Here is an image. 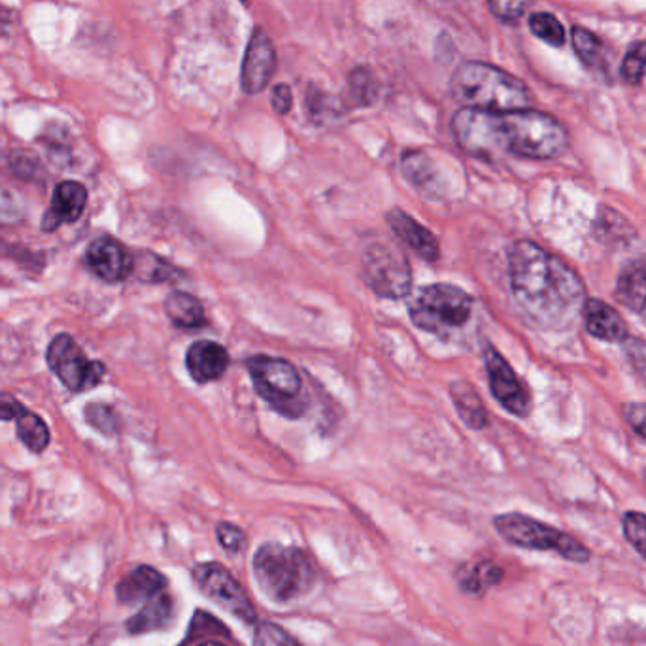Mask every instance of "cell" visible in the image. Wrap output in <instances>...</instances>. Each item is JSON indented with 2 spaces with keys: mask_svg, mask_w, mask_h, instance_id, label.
I'll use <instances>...</instances> for the list:
<instances>
[{
  "mask_svg": "<svg viewBox=\"0 0 646 646\" xmlns=\"http://www.w3.org/2000/svg\"><path fill=\"white\" fill-rule=\"evenodd\" d=\"M185 367L195 382H214L228 370V350L214 341L193 342L185 354Z\"/></svg>",
  "mask_w": 646,
  "mask_h": 646,
  "instance_id": "16",
  "label": "cell"
},
{
  "mask_svg": "<svg viewBox=\"0 0 646 646\" xmlns=\"http://www.w3.org/2000/svg\"><path fill=\"white\" fill-rule=\"evenodd\" d=\"M25 412H27V409H25V405H23L20 399H15L14 395L0 391V419L2 422L17 419Z\"/></svg>",
  "mask_w": 646,
  "mask_h": 646,
  "instance_id": "39",
  "label": "cell"
},
{
  "mask_svg": "<svg viewBox=\"0 0 646 646\" xmlns=\"http://www.w3.org/2000/svg\"><path fill=\"white\" fill-rule=\"evenodd\" d=\"M167 576L149 565H141L121 578L115 597L123 605L146 604L151 597L167 592Z\"/></svg>",
  "mask_w": 646,
  "mask_h": 646,
  "instance_id": "18",
  "label": "cell"
},
{
  "mask_svg": "<svg viewBox=\"0 0 646 646\" xmlns=\"http://www.w3.org/2000/svg\"><path fill=\"white\" fill-rule=\"evenodd\" d=\"M614 295L620 305L646 318V256L633 259L620 270Z\"/></svg>",
  "mask_w": 646,
  "mask_h": 646,
  "instance_id": "20",
  "label": "cell"
},
{
  "mask_svg": "<svg viewBox=\"0 0 646 646\" xmlns=\"http://www.w3.org/2000/svg\"><path fill=\"white\" fill-rule=\"evenodd\" d=\"M512 297L532 326L543 331H568L583 316L586 288L560 257L532 241L509 249Z\"/></svg>",
  "mask_w": 646,
  "mask_h": 646,
  "instance_id": "1",
  "label": "cell"
},
{
  "mask_svg": "<svg viewBox=\"0 0 646 646\" xmlns=\"http://www.w3.org/2000/svg\"><path fill=\"white\" fill-rule=\"evenodd\" d=\"M197 646H228V645H223V643H218V641H206V643H203V645H197Z\"/></svg>",
  "mask_w": 646,
  "mask_h": 646,
  "instance_id": "40",
  "label": "cell"
},
{
  "mask_svg": "<svg viewBox=\"0 0 646 646\" xmlns=\"http://www.w3.org/2000/svg\"><path fill=\"white\" fill-rule=\"evenodd\" d=\"M87 206V190L80 182H61L53 192L51 206L48 212L44 214V233H53L63 223H74L80 220Z\"/></svg>",
  "mask_w": 646,
  "mask_h": 646,
  "instance_id": "15",
  "label": "cell"
},
{
  "mask_svg": "<svg viewBox=\"0 0 646 646\" xmlns=\"http://www.w3.org/2000/svg\"><path fill=\"white\" fill-rule=\"evenodd\" d=\"M529 27H532L533 35L539 36L540 40L560 48L561 44L565 42V31L558 22V17L552 14H533L529 17Z\"/></svg>",
  "mask_w": 646,
  "mask_h": 646,
  "instance_id": "29",
  "label": "cell"
},
{
  "mask_svg": "<svg viewBox=\"0 0 646 646\" xmlns=\"http://www.w3.org/2000/svg\"><path fill=\"white\" fill-rule=\"evenodd\" d=\"M452 133L465 154L483 159L504 154L554 159L569 144L568 131L554 115L527 108L512 112L463 108L452 120Z\"/></svg>",
  "mask_w": 646,
  "mask_h": 646,
  "instance_id": "2",
  "label": "cell"
},
{
  "mask_svg": "<svg viewBox=\"0 0 646 646\" xmlns=\"http://www.w3.org/2000/svg\"><path fill=\"white\" fill-rule=\"evenodd\" d=\"M363 278L380 297H405L412 290L411 265L399 249L388 244H373L365 249Z\"/></svg>",
  "mask_w": 646,
  "mask_h": 646,
  "instance_id": "9",
  "label": "cell"
},
{
  "mask_svg": "<svg viewBox=\"0 0 646 646\" xmlns=\"http://www.w3.org/2000/svg\"><path fill=\"white\" fill-rule=\"evenodd\" d=\"M401 171H403V176L427 197L444 199V190L447 187H444L442 171L426 151L411 149V151L403 154V157H401Z\"/></svg>",
  "mask_w": 646,
  "mask_h": 646,
  "instance_id": "17",
  "label": "cell"
},
{
  "mask_svg": "<svg viewBox=\"0 0 646 646\" xmlns=\"http://www.w3.org/2000/svg\"><path fill=\"white\" fill-rule=\"evenodd\" d=\"M270 105H272L277 114H288L292 110L293 105V95L290 86H285V84L275 86V89L270 93Z\"/></svg>",
  "mask_w": 646,
  "mask_h": 646,
  "instance_id": "38",
  "label": "cell"
},
{
  "mask_svg": "<svg viewBox=\"0 0 646 646\" xmlns=\"http://www.w3.org/2000/svg\"><path fill=\"white\" fill-rule=\"evenodd\" d=\"M583 318L586 331L599 341L624 342L627 339V326L622 316L599 298H586Z\"/></svg>",
  "mask_w": 646,
  "mask_h": 646,
  "instance_id": "19",
  "label": "cell"
},
{
  "mask_svg": "<svg viewBox=\"0 0 646 646\" xmlns=\"http://www.w3.org/2000/svg\"><path fill=\"white\" fill-rule=\"evenodd\" d=\"M624 418L635 434L646 439V403H627V405H624Z\"/></svg>",
  "mask_w": 646,
  "mask_h": 646,
  "instance_id": "37",
  "label": "cell"
},
{
  "mask_svg": "<svg viewBox=\"0 0 646 646\" xmlns=\"http://www.w3.org/2000/svg\"><path fill=\"white\" fill-rule=\"evenodd\" d=\"M277 71V53L267 33L254 31L242 61V89L248 95L264 92Z\"/></svg>",
  "mask_w": 646,
  "mask_h": 646,
  "instance_id": "13",
  "label": "cell"
},
{
  "mask_svg": "<svg viewBox=\"0 0 646 646\" xmlns=\"http://www.w3.org/2000/svg\"><path fill=\"white\" fill-rule=\"evenodd\" d=\"M48 365L64 388L76 393L92 390L107 375V367L100 362L87 359L78 342L66 333L58 334L48 346Z\"/></svg>",
  "mask_w": 646,
  "mask_h": 646,
  "instance_id": "10",
  "label": "cell"
},
{
  "mask_svg": "<svg viewBox=\"0 0 646 646\" xmlns=\"http://www.w3.org/2000/svg\"><path fill=\"white\" fill-rule=\"evenodd\" d=\"M646 72V42L633 44L622 63V78L627 84H639Z\"/></svg>",
  "mask_w": 646,
  "mask_h": 646,
  "instance_id": "32",
  "label": "cell"
},
{
  "mask_svg": "<svg viewBox=\"0 0 646 646\" xmlns=\"http://www.w3.org/2000/svg\"><path fill=\"white\" fill-rule=\"evenodd\" d=\"M503 575V569L499 568L498 563L486 560L476 563L473 568L463 569L462 573L458 575V581H460V588L463 592H467L471 596H478V594H483L484 589L501 583Z\"/></svg>",
  "mask_w": 646,
  "mask_h": 646,
  "instance_id": "24",
  "label": "cell"
},
{
  "mask_svg": "<svg viewBox=\"0 0 646 646\" xmlns=\"http://www.w3.org/2000/svg\"><path fill=\"white\" fill-rule=\"evenodd\" d=\"M15 424H17L20 441L29 448L31 452L40 454L50 444L51 435L48 424L35 412H25L20 418L15 419Z\"/></svg>",
  "mask_w": 646,
  "mask_h": 646,
  "instance_id": "25",
  "label": "cell"
},
{
  "mask_svg": "<svg viewBox=\"0 0 646 646\" xmlns=\"http://www.w3.org/2000/svg\"><path fill=\"white\" fill-rule=\"evenodd\" d=\"M133 275L141 277L144 282L156 284V282L172 280V277L176 275V269L161 257L148 254V252H141V254H135V272Z\"/></svg>",
  "mask_w": 646,
  "mask_h": 646,
  "instance_id": "26",
  "label": "cell"
},
{
  "mask_svg": "<svg viewBox=\"0 0 646 646\" xmlns=\"http://www.w3.org/2000/svg\"><path fill=\"white\" fill-rule=\"evenodd\" d=\"M87 267L105 282H123L135 272V254L114 236H99L86 252Z\"/></svg>",
  "mask_w": 646,
  "mask_h": 646,
  "instance_id": "12",
  "label": "cell"
},
{
  "mask_svg": "<svg viewBox=\"0 0 646 646\" xmlns=\"http://www.w3.org/2000/svg\"><path fill=\"white\" fill-rule=\"evenodd\" d=\"M252 569L257 586L275 604H295L316 584V569L308 556L301 548L280 543L257 548Z\"/></svg>",
  "mask_w": 646,
  "mask_h": 646,
  "instance_id": "4",
  "label": "cell"
},
{
  "mask_svg": "<svg viewBox=\"0 0 646 646\" xmlns=\"http://www.w3.org/2000/svg\"><path fill=\"white\" fill-rule=\"evenodd\" d=\"M412 324L442 341H462L475 318V298L452 284L422 285L409 298Z\"/></svg>",
  "mask_w": 646,
  "mask_h": 646,
  "instance_id": "5",
  "label": "cell"
},
{
  "mask_svg": "<svg viewBox=\"0 0 646 646\" xmlns=\"http://www.w3.org/2000/svg\"><path fill=\"white\" fill-rule=\"evenodd\" d=\"M249 377L259 398L285 418H301L308 406V395L297 367L272 355H252L248 362Z\"/></svg>",
  "mask_w": 646,
  "mask_h": 646,
  "instance_id": "6",
  "label": "cell"
},
{
  "mask_svg": "<svg viewBox=\"0 0 646 646\" xmlns=\"http://www.w3.org/2000/svg\"><path fill=\"white\" fill-rule=\"evenodd\" d=\"M450 93L460 105L486 112L524 110L532 93L522 80L488 63H463L450 80Z\"/></svg>",
  "mask_w": 646,
  "mask_h": 646,
  "instance_id": "3",
  "label": "cell"
},
{
  "mask_svg": "<svg viewBox=\"0 0 646 646\" xmlns=\"http://www.w3.org/2000/svg\"><path fill=\"white\" fill-rule=\"evenodd\" d=\"M386 221H388L391 231L398 235L399 241L406 244L412 252H416V256L426 259V261L439 259L441 248H439L437 236L429 229L424 228L419 221L414 220L411 214H406L401 208H393L386 214Z\"/></svg>",
  "mask_w": 646,
  "mask_h": 646,
  "instance_id": "14",
  "label": "cell"
},
{
  "mask_svg": "<svg viewBox=\"0 0 646 646\" xmlns=\"http://www.w3.org/2000/svg\"><path fill=\"white\" fill-rule=\"evenodd\" d=\"M571 40H573V50L576 56L581 58L584 64H596L599 61V53H601V42L594 33L583 29V27H575L571 33Z\"/></svg>",
  "mask_w": 646,
  "mask_h": 646,
  "instance_id": "31",
  "label": "cell"
},
{
  "mask_svg": "<svg viewBox=\"0 0 646 646\" xmlns=\"http://www.w3.org/2000/svg\"><path fill=\"white\" fill-rule=\"evenodd\" d=\"M174 618V601L169 592L151 597L143 604L141 611L127 622L129 633L141 635V633L159 632L169 627Z\"/></svg>",
  "mask_w": 646,
  "mask_h": 646,
  "instance_id": "21",
  "label": "cell"
},
{
  "mask_svg": "<svg viewBox=\"0 0 646 646\" xmlns=\"http://www.w3.org/2000/svg\"><path fill=\"white\" fill-rule=\"evenodd\" d=\"M484 363L488 370L491 395L498 399L499 405L504 411L511 412L519 418H526L532 411V398L524 382L514 373L511 363L504 359L493 346H488L484 352Z\"/></svg>",
  "mask_w": 646,
  "mask_h": 646,
  "instance_id": "11",
  "label": "cell"
},
{
  "mask_svg": "<svg viewBox=\"0 0 646 646\" xmlns=\"http://www.w3.org/2000/svg\"><path fill=\"white\" fill-rule=\"evenodd\" d=\"M254 646H305L297 639H293L284 627L272 624V622H261L257 624L254 633Z\"/></svg>",
  "mask_w": 646,
  "mask_h": 646,
  "instance_id": "33",
  "label": "cell"
},
{
  "mask_svg": "<svg viewBox=\"0 0 646 646\" xmlns=\"http://www.w3.org/2000/svg\"><path fill=\"white\" fill-rule=\"evenodd\" d=\"M529 4L532 0H488V7L493 15L503 22H516L526 14Z\"/></svg>",
  "mask_w": 646,
  "mask_h": 646,
  "instance_id": "36",
  "label": "cell"
},
{
  "mask_svg": "<svg viewBox=\"0 0 646 646\" xmlns=\"http://www.w3.org/2000/svg\"><path fill=\"white\" fill-rule=\"evenodd\" d=\"M450 395L454 401L455 411L460 418L471 427V429H484L488 426V412L484 406L483 399L476 393L475 388L470 382H454L450 386Z\"/></svg>",
  "mask_w": 646,
  "mask_h": 646,
  "instance_id": "23",
  "label": "cell"
},
{
  "mask_svg": "<svg viewBox=\"0 0 646 646\" xmlns=\"http://www.w3.org/2000/svg\"><path fill=\"white\" fill-rule=\"evenodd\" d=\"M86 419L89 426L95 427L99 434L112 437L121 431V419L112 406L102 403H89L86 406Z\"/></svg>",
  "mask_w": 646,
  "mask_h": 646,
  "instance_id": "28",
  "label": "cell"
},
{
  "mask_svg": "<svg viewBox=\"0 0 646 646\" xmlns=\"http://www.w3.org/2000/svg\"><path fill=\"white\" fill-rule=\"evenodd\" d=\"M216 537L220 547L229 552V554H241L242 550L248 545V537L246 533L242 532L241 527L229 522H220L216 526Z\"/></svg>",
  "mask_w": 646,
  "mask_h": 646,
  "instance_id": "34",
  "label": "cell"
},
{
  "mask_svg": "<svg viewBox=\"0 0 646 646\" xmlns=\"http://www.w3.org/2000/svg\"><path fill=\"white\" fill-rule=\"evenodd\" d=\"M349 87L352 99L359 107H369L378 97L377 76L367 66H357V69L350 72Z\"/></svg>",
  "mask_w": 646,
  "mask_h": 646,
  "instance_id": "27",
  "label": "cell"
},
{
  "mask_svg": "<svg viewBox=\"0 0 646 646\" xmlns=\"http://www.w3.org/2000/svg\"><path fill=\"white\" fill-rule=\"evenodd\" d=\"M496 532L503 537L512 547L537 550V552H554L563 560L573 563H586L589 560V550L584 547L581 540L561 532L558 527L543 524L539 520L520 514V512H507L493 519Z\"/></svg>",
  "mask_w": 646,
  "mask_h": 646,
  "instance_id": "7",
  "label": "cell"
},
{
  "mask_svg": "<svg viewBox=\"0 0 646 646\" xmlns=\"http://www.w3.org/2000/svg\"><path fill=\"white\" fill-rule=\"evenodd\" d=\"M622 529H624L625 540L646 561V514L635 511L625 512Z\"/></svg>",
  "mask_w": 646,
  "mask_h": 646,
  "instance_id": "30",
  "label": "cell"
},
{
  "mask_svg": "<svg viewBox=\"0 0 646 646\" xmlns=\"http://www.w3.org/2000/svg\"><path fill=\"white\" fill-rule=\"evenodd\" d=\"M25 210L14 193L0 185V228H12L22 223Z\"/></svg>",
  "mask_w": 646,
  "mask_h": 646,
  "instance_id": "35",
  "label": "cell"
},
{
  "mask_svg": "<svg viewBox=\"0 0 646 646\" xmlns=\"http://www.w3.org/2000/svg\"><path fill=\"white\" fill-rule=\"evenodd\" d=\"M164 314L180 329H199L206 324L205 306L192 293H171L164 298Z\"/></svg>",
  "mask_w": 646,
  "mask_h": 646,
  "instance_id": "22",
  "label": "cell"
},
{
  "mask_svg": "<svg viewBox=\"0 0 646 646\" xmlns=\"http://www.w3.org/2000/svg\"><path fill=\"white\" fill-rule=\"evenodd\" d=\"M193 581L203 592V596L218 605L220 609L239 618L241 622L256 624V607L249 601L246 589L242 588V584L229 573L226 565H221L218 561L199 563L193 568Z\"/></svg>",
  "mask_w": 646,
  "mask_h": 646,
  "instance_id": "8",
  "label": "cell"
}]
</instances>
